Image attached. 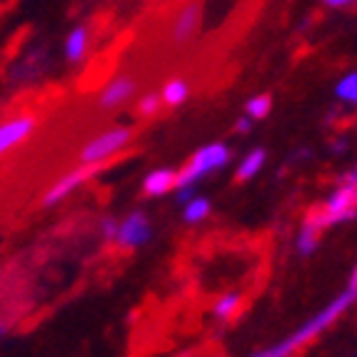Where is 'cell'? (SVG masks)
<instances>
[{
  "label": "cell",
  "mask_w": 357,
  "mask_h": 357,
  "mask_svg": "<svg viewBox=\"0 0 357 357\" xmlns=\"http://www.w3.org/2000/svg\"><path fill=\"white\" fill-rule=\"evenodd\" d=\"M355 300H357V270H355V275H352L347 290L342 292V295H337L328 307H322L317 315H312L307 322H303L295 333L287 335L285 340H280L278 345L268 347V350L255 352V355H250V357H292L300 347H305L307 342H312L320 333H325V330H328L330 325H333V322L337 320V317L342 315L352 303H355Z\"/></svg>",
  "instance_id": "obj_1"
},
{
  "label": "cell",
  "mask_w": 357,
  "mask_h": 357,
  "mask_svg": "<svg viewBox=\"0 0 357 357\" xmlns=\"http://www.w3.org/2000/svg\"><path fill=\"white\" fill-rule=\"evenodd\" d=\"M355 213H357V167L342 178V185L328 197V203L322 205L320 210H312L305 220H310L312 225H317L322 230V227L335 225V222L350 220V218H355Z\"/></svg>",
  "instance_id": "obj_2"
},
{
  "label": "cell",
  "mask_w": 357,
  "mask_h": 357,
  "mask_svg": "<svg viewBox=\"0 0 357 357\" xmlns=\"http://www.w3.org/2000/svg\"><path fill=\"white\" fill-rule=\"evenodd\" d=\"M232 160V150L222 140H215V143H205L203 148H197L190 155V160L185 162V167L178 170V185H197L200 180H205L208 175L218 173L222 167H227V162Z\"/></svg>",
  "instance_id": "obj_3"
},
{
  "label": "cell",
  "mask_w": 357,
  "mask_h": 357,
  "mask_svg": "<svg viewBox=\"0 0 357 357\" xmlns=\"http://www.w3.org/2000/svg\"><path fill=\"white\" fill-rule=\"evenodd\" d=\"M132 135L135 132H132L130 126L110 128V130L100 132V135L90 137L77 153V160L83 165H107V160H113L115 155H120L132 143Z\"/></svg>",
  "instance_id": "obj_4"
},
{
  "label": "cell",
  "mask_w": 357,
  "mask_h": 357,
  "mask_svg": "<svg viewBox=\"0 0 357 357\" xmlns=\"http://www.w3.org/2000/svg\"><path fill=\"white\" fill-rule=\"evenodd\" d=\"M102 167L105 165H83V162H77V167L68 170L66 175H60L48 190H45V195H43V208H55V205H60L66 197H70L75 190H80L85 183L98 178V173H100Z\"/></svg>",
  "instance_id": "obj_5"
},
{
  "label": "cell",
  "mask_w": 357,
  "mask_h": 357,
  "mask_svg": "<svg viewBox=\"0 0 357 357\" xmlns=\"http://www.w3.org/2000/svg\"><path fill=\"white\" fill-rule=\"evenodd\" d=\"M150 240H153V222L143 210H132L126 218H120L118 238H115L120 250H137L145 248Z\"/></svg>",
  "instance_id": "obj_6"
},
{
  "label": "cell",
  "mask_w": 357,
  "mask_h": 357,
  "mask_svg": "<svg viewBox=\"0 0 357 357\" xmlns=\"http://www.w3.org/2000/svg\"><path fill=\"white\" fill-rule=\"evenodd\" d=\"M203 25V3L200 0H188L170 23V43L175 48H185L192 38L200 33Z\"/></svg>",
  "instance_id": "obj_7"
},
{
  "label": "cell",
  "mask_w": 357,
  "mask_h": 357,
  "mask_svg": "<svg viewBox=\"0 0 357 357\" xmlns=\"http://www.w3.org/2000/svg\"><path fill=\"white\" fill-rule=\"evenodd\" d=\"M137 90V80L128 73H120V75H113L98 93V107L100 110H118L126 102H130L135 98Z\"/></svg>",
  "instance_id": "obj_8"
},
{
  "label": "cell",
  "mask_w": 357,
  "mask_h": 357,
  "mask_svg": "<svg viewBox=\"0 0 357 357\" xmlns=\"http://www.w3.org/2000/svg\"><path fill=\"white\" fill-rule=\"evenodd\" d=\"M38 128L36 115H15V118H8L0 123V158L8 155L10 150L20 148V145L28 140Z\"/></svg>",
  "instance_id": "obj_9"
},
{
  "label": "cell",
  "mask_w": 357,
  "mask_h": 357,
  "mask_svg": "<svg viewBox=\"0 0 357 357\" xmlns=\"http://www.w3.org/2000/svg\"><path fill=\"white\" fill-rule=\"evenodd\" d=\"M175 185H178V170H173V167H155L143 178L140 188H143V195L148 197H165L170 192H175Z\"/></svg>",
  "instance_id": "obj_10"
},
{
  "label": "cell",
  "mask_w": 357,
  "mask_h": 357,
  "mask_svg": "<svg viewBox=\"0 0 357 357\" xmlns=\"http://www.w3.org/2000/svg\"><path fill=\"white\" fill-rule=\"evenodd\" d=\"M90 48V28L88 25H75L66 36V43H63V55L70 66H77L83 63L85 55H88Z\"/></svg>",
  "instance_id": "obj_11"
},
{
  "label": "cell",
  "mask_w": 357,
  "mask_h": 357,
  "mask_svg": "<svg viewBox=\"0 0 357 357\" xmlns=\"http://www.w3.org/2000/svg\"><path fill=\"white\" fill-rule=\"evenodd\" d=\"M160 98L165 107H180L190 98V83L185 77H167L160 88Z\"/></svg>",
  "instance_id": "obj_12"
},
{
  "label": "cell",
  "mask_w": 357,
  "mask_h": 357,
  "mask_svg": "<svg viewBox=\"0 0 357 357\" xmlns=\"http://www.w3.org/2000/svg\"><path fill=\"white\" fill-rule=\"evenodd\" d=\"M265 160H268V153L262 148H255L250 153H245L238 162V170H235V180L238 183H248V180L257 178L262 167H265Z\"/></svg>",
  "instance_id": "obj_13"
},
{
  "label": "cell",
  "mask_w": 357,
  "mask_h": 357,
  "mask_svg": "<svg viewBox=\"0 0 357 357\" xmlns=\"http://www.w3.org/2000/svg\"><path fill=\"white\" fill-rule=\"evenodd\" d=\"M210 213H213V203H210L208 197L195 195L190 203L183 205V222H185V225L195 227V225H200V222L208 220Z\"/></svg>",
  "instance_id": "obj_14"
},
{
  "label": "cell",
  "mask_w": 357,
  "mask_h": 357,
  "mask_svg": "<svg viewBox=\"0 0 357 357\" xmlns=\"http://www.w3.org/2000/svg\"><path fill=\"white\" fill-rule=\"evenodd\" d=\"M240 305H243V295L240 292H225L215 300L213 305V317L220 322H227L240 312Z\"/></svg>",
  "instance_id": "obj_15"
},
{
  "label": "cell",
  "mask_w": 357,
  "mask_h": 357,
  "mask_svg": "<svg viewBox=\"0 0 357 357\" xmlns=\"http://www.w3.org/2000/svg\"><path fill=\"white\" fill-rule=\"evenodd\" d=\"M317 238H320V227L312 225L310 220H303L298 232V252L300 255H312L317 250Z\"/></svg>",
  "instance_id": "obj_16"
},
{
  "label": "cell",
  "mask_w": 357,
  "mask_h": 357,
  "mask_svg": "<svg viewBox=\"0 0 357 357\" xmlns=\"http://www.w3.org/2000/svg\"><path fill=\"white\" fill-rule=\"evenodd\" d=\"M270 110H273V98H270L268 93L252 96L250 100L245 102V115H248V118H252L255 123H257V120H265V118H268Z\"/></svg>",
  "instance_id": "obj_17"
},
{
  "label": "cell",
  "mask_w": 357,
  "mask_h": 357,
  "mask_svg": "<svg viewBox=\"0 0 357 357\" xmlns=\"http://www.w3.org/2000/svg\"><path fill=\"white\" fill-rule=\"evenodd\" d=\"M135 107H137V115H140V118H155L165 105H162L160 93H145V96L137 98Z\"/></svg>",
  "instance_id": "obj_18"
},
{
  "label": "cell",
  "mask_w": 357,
  "mask_h": 357,
  "mask_svg": "<svg viewBox=\"0 0 357 357\" xmlns=\"http://www.w3.org/2000/svg\"><path fill=\"white\" fill-rule=\"evenodd\" d=\"M335 96L342 102H350V105H357V73H347L342 80L335 88Z\"/></svg>",
  "instance_id": "obj_19"
},
{
  "label": "cell",
  "mask_w": 357,
  "mask_h": 357,
  "mask_svg": "<svg viewBox=\"0 0 357 357\" xmlns=\"http://www.w3.org/2000/svg\"><path fill=\"white\" fill-rule=\"evenodd\" d=\"M118 227H120L118 218H113V215L102 218V220H100V235H102V240H107V243H115V238H118Z\"/></svg>",
  "instance_id": "obj_20"
},
{
  "label": "cell",
  "mask_w": 357,
  "mask_h": 357,
  "mask_svg": "<svg viewBox=\"0 0 357 357\" xmlns=\"http://www.w3.org/2000/svg\"><path fill=\"white\" fill-rule=\"evenodd\" d=\"M195 195H197V185H180V188H175V197H178L180 205L190 203Z\"/></svg>",
  "instance_id": "obj_21"
},
{
  "label": "cell",
  "mask_w": 357,
  "mask_h": 357,
  "mask_svg": "<svg viewBox=\"0 0 357 357\" xmlns=\"http://www.w3.org/2000/svg\"><path fill=\"white\" fill-rule=\"evenodd\" d=\"M252 126H255V120L248 118V115H243V118L235 123V132H238V135H248V132L252 130Z\"/></svg>",
  "instance_id": "obj_22"
},
{
  "label": "cell",
  "mask_w": 357,
  "mask_h": 357,
  "mask_svg": "<svg viewBox=\"0 0 357 357\" xmlns=\"http://www.w3.org/2000/svg\"><path fill=\"white\" fill-rule=\"evenodd\" d=\"M328 8H347L352 6V3H357V0H322Z\"/></svg>",
  "instance_id": "obj_23"
},
{
  "label": "cell",
  "mask_w": 357,
  "mask_h": 357,
  "mask_svg": "<svg viewBox=\"0 0 357 357\" xmlns=\"http://www.w3.org/2000/svg\"><path fill=\"white\" fill-rule=\"evenodd\" d=\"M6 335H8V322H3V320H0V340L6 337Z\"/></svg>",
  "instance_id": "obj_24"
}]
</instances>
